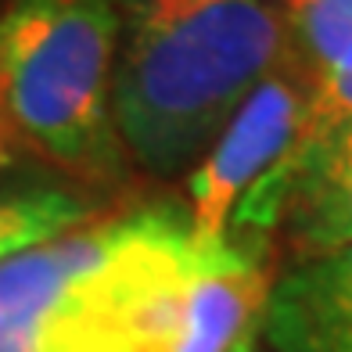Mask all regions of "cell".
Here are the masks:
<instances>
[{"instance_id":"obj_11","label":"cell","mask_w":352,"mask_h":352,"mask_svg":"<svg viewBox=\"0 0 352 352\" xmlns=\"http://www.w3.org/2000/svg\"><path fill=\"white\" fill-rule=\"evenodd\" d=\"M22 155H25V148L19 144V137H14L4 122H0V176H4L8 169H14L22 162Z\"/></svg>"},{"instance_id":"obj_3","label":"cell","mask_w":352,"mask_h":352,"mask_svg":"<svg viewBox=\"0 0 352 352\" xmlns=\"http://www.w3.org/2000/svg\"><path fill=\"white\" fill-rule=\"evenodd\" d=\"M116 40L111 0L0 8V122L25 151L83 180H111L126 158L111 116Z\"/></svg>"},{"instance_id":"obj_4","label":"cell","mask_w":352,"mask_h":352,"mask_svg":"<svg viewBox=\"0 0 352 352\" xmlns=\"http://www.w3.org/2000/svg\"><path fill=\"white\" fill-rule=\"evenodd\" d=\"M309 104V79L280 65L237 104L209 151L187 173V219L195 241H223L241 201L292 155Z\"/></svg>"},{"instance_id":"obj_5","label":"cell","mask_w":352,"mask_h":352,"mask_svg":"<svg viewBox=\"0 0 352 352\" xmlns=\"http://www.w3.org/2000/svg\"><path fill=\"white\" fill-rule=\"evenodd\" d=\"M122 223L126 212H108L0 263V352H40L76 284L116 248Z\"/></svg>"},{"instance_id":"obj_9","label":"cell","mask_w":352,"mask_h":352,"mask_svg":"<svg viewBox=\"0 0 352 352\" xmlns=\"http://www.w3.org/2000/svg\"><path fill=\"white\" fill-rule=\"evenodd\" d=\"M352 47V0H302L284 14V58L313 83Z\"/></svg>"},{"instance_id":"obj_6","label":"cell","mask_w":352,"mask_h":352,"mask_svg":"<svg viewBox=\"0 0 352 352\" xmlns=\"http://www.w3.org/2000/svg\"><path fill=\"white\" fill-rule=\"evenodd\" d=\"M266 195L270 205H274V223L287 252V263L349 248L352 245V126L280 162L248 198H266Z\"/></svg>"},{"instance_id":"obj_2","label":"cell","mask_w":352,"mask_h":352,"mask_svg":"<svg viewBox=\"0 0 352 352\" xmlns=\"http://www.w3.org/2000/svg\"><path fill=\"white\" fill-rule=\"evenodd\" d=\"M119 19L111 116L126 158L190 173L259 79L284 58L266 0H111Z\"/></svg>"},{"instance_id":"obj_10","label":"cell","mask_w":352,"mask_h":352,"mask_svg":"<svg viewBox=\"0 0 352 352\" xmlns=\"http://www.w3.org/2000/svg\"><path fill=\"white\" fill-rule=\"evenodd\" d=\"M345 126H352V47L342 58H334L324 72L313 76L306 119H302L298 140H295V148L287 158L302 155L306 148H313V144H320L331 133L345 130Z\"/></svg>"},{"instance_id":"obj_8","label":"cell","mask_w":352,"mask_h":352,"mask_svg":"<svg viewBox=\"0 0 352 352\" xmlns=\"http://www.w3.org/2000/svg\"><path fill=\"white\" fill-rule=\"evenodd\" d=\"M104 216L83 195L58 187L33 190H0V263L33 245H43L58 234H69L83 223Z\"/></svg>"},{"instance_id":"obj_7","label":"cell","mask_w":352,"mask_h":352,"mask_svg":"<svg viewBox=\"0 0 352 352\" xmlns=\"http://www.w3.org/2000/svg\"><path fill=\"white\" fill-rule=\"evenodd\" d=\"M263 345L270 352H352V245L274 274Z\"/></svg>"},{"instance_id":"obj_1","label":"cell","mask_w":352,"mask_h":352,"mask_svg":"<svg viewBox=\"0 0 352 352\" xmlns=\"http://www.w3.org/2000/svg\"><path fill=\"white\" fill-rule=\"evenodd\" d=\"M270 284L259 245L195 241L184 205L151 201L126 212L40 352H259Z\"/></svg>"},{"instance_id":"obj_12","label":"cell","mask_w":352,"mask_h":352,"mask_svg":"<svg viewBox=\"0 0 352 352\" xmlns=\"http://www.w3.org/2000/svg\"><path fill=\"white\" fill-rule=\"evenodd\" d=\"M266 4L274 8V11L280 14V19H284V14H292V11H295V8L302 4V0H266Z\"/></svg>"}]
</instances>
